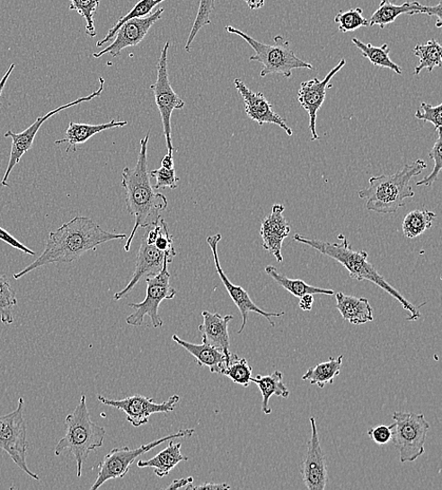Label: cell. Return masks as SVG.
I'll use <instances>...</instances> for the list:
<instances>
[{"label": "cell", "instance_id": "cell-46", "mask_svg": "<svg viewBox=\"0 0 442 490\" xmlns=\"http://www.w3.org/2000/svg\"><path fill=\"white\" fill-rule=\"evenodd\" d=\"M194 483L193 477L181 478L172 481L165 489H180Z\"/></svg>", "mask_w": 442, "mask_h": 490}, {"label": "cell", "instance_id": "cell-10", "mask_svg": "<svg viewBox=\"0 0 442 490\" xmlns=\"http://www.w3.org/2000/svg\"><path fill=\"white\" fill-rule=\"evenodd\" d=\"M24 406V399L19 398L16 409L0 417V449L7 452L14 464L27 476L40 481V477L27 464L28 442Z\"/></svg>", "mask_w": 442, "mask_h": 490}, {"label": "cell", "instance_id": "cell-15", "mask_svg": "<svg viewBox=\"0 0 442 490\" xmlns=\"http://www.w3.org/2000/svg\"><path fill=\"white\" fill-rule=\"evenodd\" d=\"M312 437L301 466V476L309 490H324L329 483L328 464L322 448L316 419L311 417Z\"/></svg>", "mask_w": 442, "mask_h": 490}, {"label": "cell", "instance_id": "cell-35", "mask_svg": "<svg viewBox=\"0 0 442 490\" xmlns=\"http://www.w3.org/2000/svg\"><path fill=\"white\" fill-rule=\"evenodd\" d=\"M16 305L17 299L10 280L0 273V319L4 325L14 322L13 309Z\"/></svg>", "mask_w": 442, "mask_h": 490}, {"label": "cell", "instance_id": "cell-3", "mask_svg": "<svg viewBox=\"0 0 442 490\" xmlns=\"http://www.w3.org/2000/svg\"><path fill=\"white\" fill-rule=\"evenodd\" d=\"M338 238L341 242L331 243L329 241L306 238L299 234L294 236L295 241L297 242L307 245V247L315 249L322 255L330 257L341 264L349 272L351 278L359 281H370L383 291H385L399 302L403 310L410 312V317L407 318L408 320L414 322V320L420 318L421 313L420 309L426 304H422L420 307L411 304L410 301L403 297L377 272L373 264L368 261L369 255L367 251L353 250L350 242L344 235H339Z\"/></svg>", "mask_w": 442, "mask_h": 490}, {"label": "cell", "instance_id": "cell-39", "mask_svg": "<svg viewBox=\"0 0 442 490\" xmlns=\"http://www.w3.org/2000/svg\"><path fill=\"white\" fill-rule=\"evenodd\" d=\"M438 137L434 146L430 150L429 157L434 161V167L430 175L425 177L420 181L417 182V186L431 187L438 179L442 168V140L441 127L437 129Z\"/></svg>", "mask_w": 442, "mask_h": 490}, {"label": "cell", "instance_id": "cell-32", "mask_svg": "<svg viewBox=\"0 0 442 490\" xmlns=\"http://www.w3.org/2000/svg\"><path fill=\"white\" fill-rule=\"evenodd\" d=\"M437 214L427 210L411 212L402 221V232L409 239L420 236L431 229Z\"/></svg>", "mask_w": 442, "mask_h": 490}, {"label": "cell", "instance_id": "cell-48", "mask_svg": "<svg viewBox=\"0 0 442 490\" xmlns=\"http://www.w3.org/2000/svg\"><path fill=\"white\" fill-rule=\"evenodd\" d=\"M14 67H15L14 64L11 65L9 70L4 74V77L2 79V81H0V98H2V94L4 92V87H5L6 83H7V81L9 80L10 75H11L12 72L13 71Z\"/></svg>", "mask_w": 442, "mask_h": 490}, {"label": "cell", "instance_id": "cell-8", "mask_svg": "<svg viewBox=\"0 0 442 490\" xmlns=\"http://www.w3.org/2000/svg\"><path fill=\"white\" fill-rule=\"evenodd\" d=\"M169 263L170 261L166 258L162 271L146 279L147 284L146 298L141 303L128 304L134 311L126 318L127 325L142 327L146 316H148L154 328L164 326V320L159 314L160 305L164 300H172L177 295V291L170 284Z\"/></svg>", "mask_w": 442, "mask_h": 490}, {"label": "cell", "instance_id": "cell-50", "mask_svg": "<svg viewBox=\"0 0 442 490\" xmlns=\"http://www.w3.org/2000/svg\"><path fill=\"white\" fill-rule=\"evenodd\" d=\"M397 0H381V3H387V4H395Z\"/></svg>", "mask_w": 442, "mask_h": 490}, {"label": "cell", "instance_id": "cell-16", "mask_svg": "<svg viewBox=\"0 0 442 490\" xmlns=\"http://www.w3.org/2000/svg\"><path fill=\"white\" fill-rule=\"evenodd\" d=\"M164 12V9L160 8L146 17L130 19L115 33L112 44L100 52L93 53V58H101L105 54L118 57L123 49L139 45L145 39L151 27L160 21Z\"/></svg>", "mask_w": 442, "mask_h": 490}, {"label": "cell", "instance_id": "cell-27", "mask_svg": "<svg viewBox=\"0 0 442 490\" xmlns=\"http://www.w3.org/2000/svg\"><path fill=\"white\" fill-rule=\"evenodd\" d=\"M252 382L255 383L262 396L261 410L265 415H270L272 408L269 406L273 395L284 399L289 398L291 394L289 389L283 383V374L279 371L274 372L272 374L261 375L258 374L256 379H252Z\"/></svg>", "mask_w": 442, "mask_h": 490}, {"label": "cell", "instance_id": "cell-49", "mask_svg": "<svg viewBox=\"0 0 442 490\" xmlns=\"http://www.w3.org/2000/svg\"><path fill=\"white\" fill-rule=\"evenodd\" d=\"M162 166L167 169L174 168V160H172V156L169 154L164 156V158L162 161Z\"/></svg>", "mask_w": 442, "mask_h": 490}, {"label": "cell", "instance_id": "cell-1", "mask_svg": "<svg viewBox=\"0 0 442 490\" xmlns=\"http://www.w3.org/2000/svg\"><path fill=\"white\" fill-rule=\"evenodd\" d=\"M125 234L110 233L91 218L76 216L64 223L61 228L49 233L44 252L28 267L13 275L19 280L27 274L53 263H72L88 251L97 249L100 245L124 240Z\"/></svg>", "mask_w": 442, "mask_h": 490}, {"label": "cell", "instance_id": "cell-25", "mask_svg": "<svg viewBox=\"0 0 442 490\" xmlns=\"http://www.w3.org/2000/svg\"><path fill=\"white\" fill-rule=\"evenodd\" d=\"M172 338L195 356L200 367H208L210 372L223 374L227 363V357L223 351L204 343L202 345L188 343L178 335H172Z\"/></svg>", "mask_w": 442, "mask_h": 490}, {"label": "cell", "instance_id": "cell-24", "mask_svg": "<svg viewBox=\"0 0 442 490\" xmlns=\"http://www.w3.org/2000/svg\"><path fill=\"white\" fill-rule=\"evenodd\" d=\"M127 121L111 120L109 123L101 125H90L70 122L66 131V138L55 142L56 145L66 144V153H75L76 146L88 142L93 136L101 134V132L123 127L128 126Z\"/></svg>", "mask_w": 442, "mask_h": 490}, {"label": "cell", "instance_id": "cell-47", "mask_svg": "<svg viewBox=\"0 0 442 490\" xmlns=\"http://www.w3.org/2000/svg\"><path fill=\"white\" fill-rule=\"evenodd\" d=\"M250 10H260L264 6L265 0H244Z\"/></svg>", "mask_w": 442, "mask_h": 490}, {"label": "cell", "instance_id": "cell-5", "mask_svg": "<svg viewBox=\"0 0 442 490\" xmlns=\"http://www.w3.org/2000/svg\"><path fill=\"white\" fill-rule=\"evenodd\" d=\"M66 436L55 447V456L60 457L66 451L71 452L76 462L78 477H82L90 452L102 447L107 435L104 427L91 420L85 394L82 395L80 404L66 417Z\"/></svg>", "mask_w": 442, "mask_h": 490}, {"label": "cell", "instance_id": "cell-12", "mask_svg": "<svg viewBox=\"0 0 442 490\" xmlns=\"http://www.w3.org/2000/svg\"><path fill=\"white\" fill-rule=\"evenodd\" d=\"M99 82L101 85L98 91H95L93 93L89 94L88 97L81 98L71 103L57 108L49 111V113H47V115L44 117L38 118L36 121L30 127L21 132V134H13L12 130H9L6 132L4 136L6 138H11L13 142H12L9 164L6 170V173L2 180L3 186L10 187V185L8 184V179L13 168L19 162H21V160L22 159V157L28 153V151L31 149L34 143V139L38 134V131H40V127H42V125L48 119L57 115V113H59L60 111L66 109L71 108L73 106L80 105L84 102L91 101L92 100L100 97L104 89L105 80L102 77H101L99 79Z\"/></svg>", "mask_w": 442, "mask_h": 490}, {"label": "cell", "instance_id": "cell-14", "mask_svg": "<svg viewBox=\"0 0 442 490\" xmlns=\"http://www.w3.org/2000/svg\"><path fill=\"white\" fill-rule=\"evenodd\" d=\"M221 240L222 235L220 233H217L213 236H208L207 238V243L208 244L211 253H213L217 272L221 281L223 282V284L227 291L229 296L232 297L234 304L237 306L238 310L241 312L242 326L238 331V334H242L244 330L247 325L248 315L250 312H255L259 315H261L268 320L269 324H270L272 328H275L276 325L274 320L272 319V317L283 316L285 312L282 311L279 313H270L262 311L254 303L253 300L250 298L248 293L243 287L234 285V283L228 279V277L222 269L218 255V245Z\"/></svg>", "mask_w": 442, "mask_h": 490}, {"label": "cell", "instance_id": "cell-29", "mask_svg": "<svg viewBox=\"0 0 442 490\" xmlns=\"http://www.w3.org/2000/svg\"><path fill=\"white\" fill-rule=\"evenodd\" d=\"M265 273L271 276L278 285L289 292L296 297H302L305 294H323V295H334L336 293L332 290L323 289L306 284L301 279H292L278 273L276 267L269 266L265 268Z\"/></svg>", "mask_w": 442, "mask_h": 490}, {"label": "cell", "instance_id": "cell-44", "mask_svg": "<svg viewBox=\"0 0 442 490\" xmlns=\"http://www.w3.org/2000/svg\"><path fill=\"white\" fill-rule=\"evenodd\" d=\"M232 488L228 484L223 483V484H211V483H206L199 486H194L193 484H190L187 486H185L186 490H228Z\"/></svg>", "mask_w": 442, "mask_h": 490}, {"label": "cell", "instance_id": "cell-4", "mask_svg": "<svg viewBox=\"0 0 442 490\" xmlns=\"http://www.w3.org/2000/svg\"><path fill=\"white\" fill-rule=\"evenodd\" d=\"M427 168L425 161L417 160L406 164L393 175L383 174L369 179V187L358 192L361 199L367 200V209L383 214L397 213L405 206L403 201L415 196L411 181Z\"/></svg>", "mask_w": 442, "mask_h": 490}, {"label": "cell", "instance_id": "cell-37", "mask_svg": "<svg viewBox=\"0 0 442 490\" xmlns=\"http://www.w3.org/2000/svg\"><path fill=\"white\" fill-rule=\"evenodd\" d=\"M340 32L355 31L362 27H369V21L363 16L361 8L340 12L335 16Z\"/></svg>", "mask_w": 442, "mask_h": 490}, {"label": "cell", "instance_id": "cell-33", "mask_svg": "<svg viewBox=\"0 0 442 490\" xmlns=\"http://www.w3.org/2000/svg\"><path fill=\"white\" fill-rule=\"evenodd\" d=\"M253 368L249 365L245 358L236 354H230L223 375L232 380L234 383L244 388L249 387L252 379Z\"/></svg>", "mask_w": 442, "mask_h": 490}, {"label": "cell", "instance_id": "cell-30", "mask_svg": "<svg viewBox=\"0 0 442 490\" xmlns=\"http://www.w3.org/2000/svg\"><path fill=\"white\" fill-rule=\"evenodd\" d=\"M352 43L361 51L364 58L368 59L372 65L381 68H389L397 74H402L401 66L393 63L391 59V49L388 44L381 47H375L372 44H365L358 38H353Z\"/></svg>", "mask_w": 442, "mask_h": 490}, {"label": "cell", "instance_id": "cell-23", "mask_svg": "<svg viewBox=\"0 0 442 490\" xmlns=\"http://www.w3.org/2000/svg\"><path fill=\"white\" fill-rule=\"evenodd\" d=\"M335 294L336 308L345 320L355 326L374 322V311L367 298L346 295L342 293Z\"/></svg>", "mask_w": 442, "mask_h": 490}, {"label": "cell", "instance_id": "cell-13", "mask_svg": "<svg viewBox=\"0 0 442 490\" xmlns=\"http://www.w3.org/2000/svg\"><path fill=\"white\" fill-rule=\"evenodd\" d=\"M98 400L105 406L123 411L128 423L134 427H140L148 423L153 414L174 411L181 398L179 395H172L168 400L161 404H157L152 398L141 394L128 396L122 400L108 399L104 396L99 395Z\"/></svg>", "mask_w": 442, "mask_h": 490}, {"label": "cell", "instance_id": "cell-22", "mask_svg": "<svg viewBox=\"0 0 442 490\" xmlns=\"http://www.w3.org/2000/svg\"><path fill=\"white\" fill-rule=\"evenodd\" d=\"M203 323L198 328L202 337V343L210 346L216 347L225 353L227 361L230 354L229 351V333L228 324L230 320L234 319L232 314L222 316L219 313H211L204 311L201 313Z\"/></svg>", "mask_w": 442, "mask_h": 490}, {"label": "cell", "instance_id": "cell-34", "mask_svg": "<svg viewBox=\"0 0 442 490\" xmlns=\"http://www.w3.org/2000/svg\"><path fill=\"white\" fill-rule=\"evenodd\" d=\"M165 2V0H140V2L134 6L129 13L122 16L117 24H115L107 33L102 40L97 43V47L101 48L112 40L115 33L119 29L127 22L133 18H143L151 14L154 8Z\"/></svg>", "mask_w": 442, "mask_h": 490}, {"label": "cell", "instance_id": "cell-18", "mask_svg": "<svg viewBox=\"0 0 442 490\" xmlns=\"http://www.w3.org/2000/svg\"><path fill=\"white\" fill-rule=\"evenodd\" d=\"M345 65L346 61L341 59L340 63L325 75V78L323 81L314 78L312 81L301 83L298 92V101L303 109L309 113L312 141H317L319 139L316 130L317 115L325 101L326 89L332 87L331 84L332 80Z\"/></svg>", "mask_w": 442, "mask_h": 490}, {"label": "cell", "instance_id": "cell-7", "mask_svg": "<svg viewBox=\"0 0 442 490\" xmlns=\"http://www.w3.org/2000/svg\"><path fill=\"white\" fill-rule=\"evenodd\" d=\"M392 441L399 452L400 462L416 461L426 452V442L430 428L425 415L396 411L393 415Z\"/></svg>", "mask_w": 442, "mask_h": 490}, {"label": "cell", "instance_id": "cell-6", "mask_svg": "<svg viewBox=\"0 0 442 490\" xmlns=\"http://www.w3.org/2000/svg\"><path fill=\"white\" fill-rule=\"evenodd\" d=\"M225 31L240 36L254 49L255 55L250 57L249 61L259 62L262 65L260 74L261 78L272 74H280L285 78H291L294 69H314L312 64L298 58L291 48L290 42L286 41L281 35L274 38L275 45H267L232 26H226Z\"/></svg>", "mask_w": 442, "mask_h": 490}, {"label": "cell", "instance_id": "cell-11", "mask_svg": "<svg viewBox=\"0 0 442 490\" xmlns=\"http://www.w3.org/2000/svg\"><path fill=\"white\" fill-rule=\"evenodd\" d=\"M170 41H167L162 50L157 65V81L151 86L155 97V101L162 118L164 134L166 141V148L169 155L174 153V146L172 144L171 118L174 109H182L185 102L179 97V94L172 89L168 75V50Z\"/></svg>", "mask_w": 442, "mask_h": 490}, {"label": "cell", "instance_id": "cell-43", "mask_svg": "<svg viewBox=\"0 0 442 490\" xmlns=\"http://www.w3.org/2000/svg\"><path fill=\"white\" fill-rule=\"evenodd\" d=\"M0 241H4L5 243L11 245L12 248L19 251H22L25 254L35 256L36 253L26 247L22 241H19L14 237H13L9 232L4 231L3 228H0Z\"/></svg>", "mask_w": 442, "mask_h": 490}, {"label": "cell", "instance_id": "cell-45", "mask_svg": "<svg viewBox=\"0 0 442 490\" xmlns=\"http://www.w3.org/2000/svg\"><path fill=\"white\" fill-rule=\"evenodd\" d=\"M314 304V294H305L299 298V308L304 311H311Z\"/></svg>", "mask_w": 442, "mask_h": 490}, {"label": "cell", "instance_id": "cell-20", "mask_svg": "<svg viewBox=\"0 0 442 490\" xmlns=\"http://www.w3.org/2000/svg\"><path fill=\"white\" fill-rule=\"evenodd\" d=\"M284 212L285 206L282 204L274 205L271 214L262 220L260 232L263 249L278 262L283 261V241L291 233V225L285 219Z\"/></svg>", "mask_w": 442, "mask_h": 490}, {"label": "cell", "instance_id": "cell-21", "mask_svg": "<svg viewBox=\"0 0 442 490\" xmlns=\"http://www.w3.org/2000/svg\"><path fill=\"white\" fill-rule=\"evenodd\" d=\"M410 15L422 13L438 18L436 27L441 28V3L436 6H425L417 2L406 3L402 5L381 3L378 9L374 13L369 21V26H379L380 29L393 23L401 14Z\"/></svg>", "mask_w": 442, "mask_h": 490}, {"label": "cell", "instance_id": "cell-28", "mask_svg": "<svg viewBox=\"0 0 442 490\" xmlns=\"http://www.w3.org/2000/svg\"><path fill=\"white\" fill-rule=\"evenodd\" d=\"M342 363V354L337 358L331 357L330 361L322 363L307 370L302 376V380L309 382L311 385H316L320 389H323L326 385L334 383L336 377L340 372Z\"/></svg>", "mask_w": 442, "mask_h": 490}, {"label": "cell", "instance_id": "cell-42", "mask_svg": "<svg viewBox=\"0 0 442 490\" xmlns=\"http://www.w3.org/2000/svg\"><path fill=\"white\" fill-rule=\"evenodd\" d=\"M368 436L378 445H385L392 441L393 425H378L368 430Z\"/></svg>", "mask_w": 442, "mask_h": 490}, {"label": "cell", "instance_id": "cell-36", "mask_svg": "<svg viewBox=\"0 0 442 490\" xmlns=\"http://www.w3.org/2000/svg\"><path fill=\"white\" fill-rule=\"evenodd\" d=\"M72 11H75L81 14L86 21V34L93 38L97 36V31L94 27V13L98 10L101 0H69Z\"/></svg>", "mask_w": 442, "mask_h": 490}, {"label": "cell", "instance_id": "cell-31", "mask_svg": "<svg viewBox=\"0 0 442 490\" xmlns=\"http://www.w3.org/2000/svg\"><path fill=\"white\" fill-rule=\"evenodd\" d=\"M414 55L419 58V65L415 67L414 74L419 75L422 69L432 72L442 66V48L435 39L426 44H418L414 48Z\"/></svg>", "mask_w": 442, "mask_h": 490}, {"label": "cell", "instance_id": "cell-40", "mask_svg": "<svg viewBox=\"0 0 442 490\" xmlns=\"http://www.w3.org/2000/svg\"><path fill=\"white\" fill-rule=\"evenodd\" d=\"M150 177L156 179V185L154 186L155 190H160V188H170L172 190L178 188V182L180 179L176 176L175 168L167 169L161 167L153 171L149 172Z\"/></svg>", "mask_w": 442, "mask_h": 490}, {"label": "cell", "instance_id": "cell-17", "mask_svg": "<svg viewBox=\"0 0 442 490\" xmlns=\"http://www.w3.org/2000/svg\"><path fill=\"white\" fill-rule=\"evenodd\" d=\"M166 258L170 263L174 260V257L160 250L155 243L146 240L144 235L137 257L136 271H134L128 284L122 291L114 293L113 300L119 301L125 298L140 281L158 275L162 271Z\"/></svg>", "mask_w": 442, "mask_h": 490}, {"label": "cell", "instance_id": "cell-38", "mask_svg": "<svg viewBox=\"0 0 442 490\" xmlns=\"http://www.w3.org/2000/svg\"><path fill=\"white\" fill-rule=\"evenodd\" d=\"M215 8L216 0H200L198 15L185 46V49L188 53L190 52V46L195 41L199 31L211 23L210 14Z\"/></svg>", "mask_w": 442, "mask_h": 490}, {"label": "cell", "instance_id": "cell-26", "mask_svg": "<svg viewBox=\"0 0 442 490\" xmlns=\"http://www.w3.org/2000/svg\"><path fill=\"white\" fill-rule=\"evenodd\" d=\"M181 443L170 442L168 446L159 454L150 459L139 460L138 468H154V473L159 477L164 478L171 473L181 462L188 461L189 459L182 455Z\"/></svg>", "mask_w": 442, "mask_h": 490}, {"label": "cell", "instance_id": "cell-19", "mask_svg": "<svg viewBox=\"0 0 442 490\" xmlns=\"http://www.w3.org/2000/svg\"><path fill=\"white\" fill-rule=\"evenodd\" d=\"M234 84L243 100L245 112L250 119L261 126L263 124L277 125L286 132L287 136H293V129L274 110L273 105L267 101L262 92L250 90L240 79H236Z\"/></svg>", "mask_w": 442, "mask_h": 490}, {"label": "cell", "instance_id": "cell-9", "mask_svg": "<svg viewBox=\"0 0 442 490\" xmlns=\"http://www.w3.org/2000/svg\"><path fill=\"white\" fill-rule=\"evenodd\" d=\"M194 428L180 430L166 437L144 444L137 449H129L128 446L112 449L99 465L98 478L91 487V490L101 488L106 482L112 479L124 478L129 471L130 466L139 457L150 450L160 446L162 443L174 439L191 438L195 435Z\"/></svg>", "mask_w": 442, "mask_h": 490}, {"label": "cell", "instance_id": "cell-41", "mask_svg": "<svg viewBox=\"0 0 442 490\" xmlns=\"http://www.w3.org/2000/svg\"><path fill=\"white\" fill-rule=\"evenodd\" d=\"M421 110L417 109L415 118L419 120L430 122L434 125L435 128H440L442 127V105L432 106L430 104L422 102L420 104Z\"/></svg>", "mask_w": 442, "mask_h": 490}, {"label": "cell", "instance_id": "cell-2", "mask_svg": "<svg viewBox=\"0 0 442 490\" xmlns=\"http://www.w3.org/2000/svg\"><path fill=\"white\" fill-rule=\"evenodd\" d=\"M150 131L141 140L140 153L136 167H125L122 172V183L126 193L128 212L136 219L133 230L125 245V251L130 250L131 243L139 229H147L160 221L161 214L167 209L165 196L156 193L151 185L148 171L147 148Z\"/></svg>", "mask_w": 442, "mask_h": 490}]
</instances>
